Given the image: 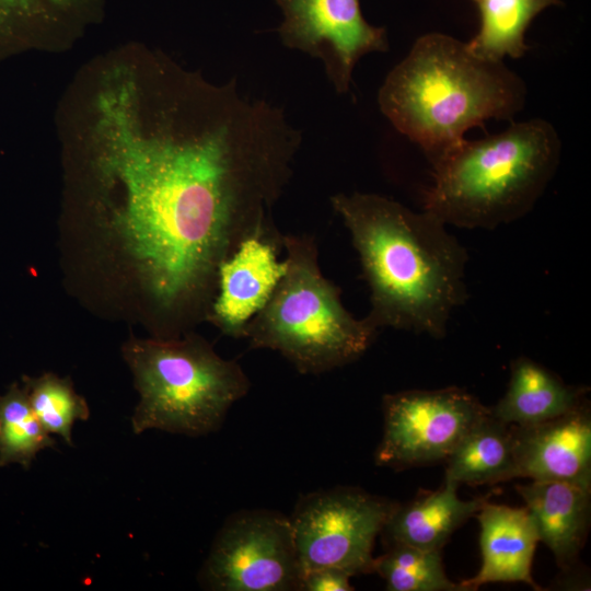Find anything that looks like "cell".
Instances as JSON below:
<instances>
[{
	"label": "cell",
	"instance_id": "cell-7",
	"mask_svg": "<svg viewBox=\"0 0 591 591\" xmlns=\"http://www.w3.org/2000/svg\"><path fill=\"white\" fill-rule=\"evenodd\" d=\"M395 506L347 486L300 498L289 519L302 575L327 567L351 577L373 572V545Z\"/></svg>",
	"mask_w": 591,
	"mask_h": 591
},
{
	"label": "cell",
	"instance_id": "cell-16",
	"mask_svg": "<svg viewBox=\"0 0 591 591\" xmlns=\"http://www.w3.org/2000/svg\"><path fill=\"white\" fill-rule=\"evenodd\" d=\"M457 486L445 480L436 491L405 505L396 503L381 532L390 545L441 551L452 533L487 500V496L463 500L457 496Z\"/></svg>",
	"mask_w": 591,
	"mask_h": 591
},
{
	"label": "cell",
	"instance_id": "cell-15",
	"mask_svg": "<svg viewBox=\"0 0 591 591\" xmlns=\"http://www.w3.org/2000/svg\"><path fill=\"white\" fill-rule=\"evenodd\" d=\"M508 389L490 408L511 426H530L558 417L586 399L588 389L566 384L558 375L528 357L511 362Z\"/></svg>",
	"mask_w": 591,
	"mask_h": 591
},
{
	"label": "cell",
	"instance_id": "cell-21",
	"mask_svg": "<svg viewBox=\"0 0 591 591\" xmlns=\"http://www.w3.org/2000/svg\"><path fill=\"white\" fill-rule=\"evenodd\" d=\"M22 380L30 404L46 431L60 436L72 447V427L78 420H88L90 409L71 380L54 373L38 378L24 375Z\"/></svg>",
	"mask_w": 591,
	"mask_h": 591
},
{
	"label": "cell",
	"instance_id": "cell-9",
	"mask_svg": "<svg viewBox=\"0 0 591 591\" xmlns=\"http://www.w3.org/2000/svg\"><path fill=\"white\" fill-rule=\"evenodd\" d=\"M382 407L384 427L375 463L395 470L445 460L489 412L456 386L385 394Z\"/></svg>",
	"mask_w": 591,
	"mask_h": 591
},
{
	"label": "cell",
	"instance_id": "cell-19",
	"mask_svg": "<svg viewBox=\"0 0 591 591\" xmlns=\"http://www.w3.org/2000/svg\"><path fill=\"white\" fill-rule=\"evenodd\" d=\"M56 440L35 415L24 386L13 383L0 395V466L12 463L30 468L36 454Z\"/></svg>",
	"mask_w": 591,
	"mask_h": 591
},
{
	"label": "cell",
	"instance_id": "cell-23",
	"mask_svg": "<svg viewBox=\"0 0 591 591\" xmlns=\"http://www.w3.org/2000/svg\"><path fill=\"white\" fill-rule=\"evenodd\" d=\"M65 0H0V33L11 31L45 8Z\"/></svg>",
	"mask_w": 591,
	"mask_h": 591
},
{
	"label": "cell",
	"instance_id": "cell-2",
	"mask_svg": "<svg viewBox=\"0 0 591 591\" xmlns=\"http://www.w3.org/2000/svg\"><path fill=\"white\" fill-rule=\"evenodd\" d=\"M331 204L350 233L370 289L367 321L376 329L444 337L451 314L468 297L467 252L447 224L378 194L340 193Z\"/></svg>",
	"mask_w": 591,
	"mask_h": 591
},
{
	"label": "cell",
	"instance_id": "cell-22",
	"mask_svg": "<svg viewBox=\"0 0 591 591\" xmlns=\"http://www.w3.org/2000/svg\"><path fill=\"white\" fill-rule=\"evenodd\" d=\"M351 576L337 568H317L305 571L301 577L300 591H350Z\"/></svg>",
	"mask_w": 591,
	"mask_h": 591
},
{
	"label": "cell",
	"instance_id": "cell-3",
	"mask_svg": "<svg viewBox=\"0 0 591 591\" xmlns=\"http://www.w3.org/2000/svg\"><path fill=\"white\" fill-rule=\"evenodd\" d=\"M525 100L524 81L503 61L480 58L466 43L438 32L416 39L378 93L383 115L431 166L467 130L488 119H511Z\"/></svg>",
	"mask_w": 591,
	"mask_h": 591
},
{
	"label": "cell",
	"instance_id": "cell-1",
	"mask_svg": "<svg viewBox=\"0 0 591 591\" xmlns=\"http://www.w3.org/2000/svg\"><path fill=\"white\" fill-rule=\"evenodd\" d=\"M198 101L173 100L147 126L127 74L96 100V169L119 190L112 228L174 337L206 318L220 264L273 222L302 140L281 108L244 96L233 79Z\"/></svg>",
	"mask_w": 591,
	"mask_h": 591
},
{
	"label": "cell",
	"instance_id": "cell-6",
	"mask_svg": "<svg viewBox=\"0 0 591 591\" xmlns=\"http://www.w3.org/2000/svg\"><path fill=\"white\" fill-rule=\"evenodd\" d=\"M124 357L140 401L132 430L158 429L189 437L218 430L251 382L235 360L220 357L204 338L131 339Z\"/></svg>",
	"mask_w": 591,
	"mask_h": 591
},
{
	"label": "cell",
	"instance_id": "cell-13",
	"mask_svg": "<svg viewBox=\"0 0 591 591\" xmlns=\"http://www.w3.org/2000/svg\"><path fill=\"white\" fill-rule=\"evenodd\" d=\"M475 517L480 528L482 566L474 577L460 582L464 591L489 582H523L542 590L531 573L540 540L528 508L486 500Z\"/></svg>",
	"mask_w": 591,
	"mask_h": 591
},
{
	"label": "cell",
	"instance_id": "cell-5",
	"mask_svg": "<svg viewBox=\"0 0 591 591\" xmlns=\"http://www.w3.org/2000/svg\"><path fill=\"white\" fill-rule=\"evenodd\" d=\"M287 270L266 305L247 323L243 338L253 349L279 352L303 374H321L359 359L376 329L357 320L340 289L324 277L311 234H283Z\"/></svg>",
	"mask_w": 591,
	"mask_h": 591
},
{
	"label": "cell",
	"instance_id": "cell-4",
	"mask_svg": "<svg viewBox=\"0 0 591 591\" xmlns=\"http://www.w3.org/2000/svg\"><path fill=\"white\" fill-rule=\"evenodd\" d=\"M561 143L542 118L512 123L478 140L463 139L432 165L422 210L463 229H495L532 210L554 177Z\"/></svg>",
	"mask_w": 591,
	"mask_h": 591
},
{
	"label": "cell",
	"instance_id": "cell-20",
	"mask_svg": "<svg viewBox=\"0 0 591 591\" xmlns=\"http://www.w3.org/2000/svg\"><path fill=\"white\" fill-rule=\"evenodd\" d=\"M373 572L390 591H464L445 575L441 551L422 549L406 544H391L374 558Z\"/></svg>",
	"mask_w": 591,
	"mask_h": 591
},
{
	"label": "cell",
	"instance_id": "cell-11",
	"mask_svg": "<svg viewBox=\"0 0 591 591\" xmlns=\"http://www.w3.org/2000/svg\"><path fill=\"white\" fill-rule=\"evenodd\" d=\"M283 234L274 222L244 239L218 270L206 318L222 334L243 338L247 323L266 305L287 270L280 260Z\"/></svg>",
	"mask_w": 591,
	"mask_h": 591
},
{
	"label": "cell",
	"instance_id": "cell-10",
	"mask_svg": "<svg viewBox=\"0 0 591 591\" xmlns=\"http://www.w3.org/2000/svg\"><path fill=\"white\" fill-rule=\"evenodd\" d=\"M276 2L285 15L277 30L283 45L320 59L338 94L349 92L361 57L389 49L386 30L366 21L359 0Z\"/></svg>",
	"mask_w": 591,
	"mask_h": 591
},
{
	"label": "cell",
	"instance_id": "cell-12",
	"mask_svg": "<svg viewBox=\"0 0 591 591\" xmlns=\"http://www.w3.org/2000/svg\"><path fill=\"white\" fill-rule=\"evenodd\" d=\"M517 477L591 488V415L584 399L549 420L512 426Z\"/></svg>",
	"mask_w": 591,
	"mask_h": 591
},
{
	"label": "cell",
	"instance_id": "cell-18",
	"mask_svg": "<svg viewBox=\"0 0 591 591\" xmlns=\"http://www.w3.org/2000/svg\"><path fill=\"white\" fill-rule=\"evenodd\" d=\"M479 12V28L466 43L476 56L495 61L521 58L529 50L524 34L542 11L560 5V0H474Z\"/></svg>",
	"mask_w": 591,
	"mask_h": 591
},
{
	"label": "cell",
	"instance_id": "cell-14",
	"mask_svg": "<svg viewBox=\"0 0 591 591\" xmlns=\"http://www.w3.org/2000/svg\"><path fill=\"white\" fill-rule=\"evenodd\" d=\"M540 542L547 545L563 569L571 567L584 545L591 488L560 480H532L517 485Z\"/></svg>",
	"mask_w": 591,
	"mask_h": 591
},
{
	"label": "cell",
	"instance_id": "cell-8",
	"mask_svg": "<svg viewBox=\"0 0 591 591\" xmlns=\"http://www.w3.org/2000/svg\"><path fill=\"white\" fill-rule=\"evenodd\" d=\"M301 577L289 517L263 509L230 517L200 571L216 591H300Z\"/></svg>",
	"mask_w": 591,
	"mask_h": 591
},
{
	"label": "cell",
	"instance_id": "cell-17",
	"mask_svg": "<svg viewBox=\"0 0 591 591\" xmlns=\"http://www.w3.org/2000/svg\"><path fill=\"white\" fill-rule=\"evenodd\" d=\"M445 480L495 484L517 478L512 426L489 412L479 418L444 460Z\"/></svg>",
	"mask_w": 591,
	"mask_h": 591
}]
</instances>
